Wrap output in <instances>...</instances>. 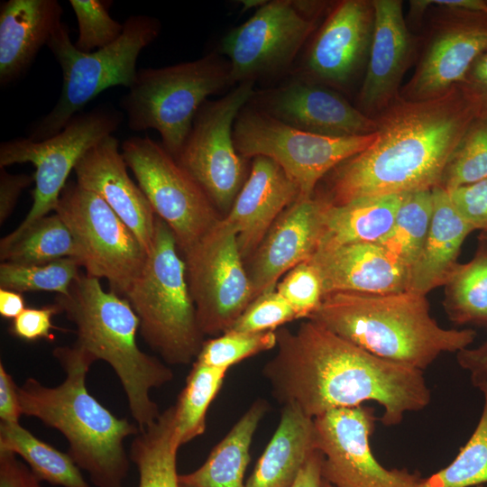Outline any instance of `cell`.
I'll return each mask as SVG.
<instances>
[{"mask_svg": "<svg viewBox=\"0 0 487 487\" xmlns=\"http://www.w3.org/2000/svg\"><path fill=\"white\" fill-rule=\"evenodd\" d=\"M183 258L201 332L224 334L253 300L236 232L222 217Z\"/></svg>", "mask_w": 487, "mask_h": 487, "instance_id": "obj_15", "label": "cell"}, {"mask_svg": "<svg viewBox=\"0 0 487 487\" xmlns=\"http://www.w3.org/2000/svg\"><path fill=\"white\" fill-rule=\"evenodd\" d=\"M325 206L326 200L317 194L299 198L274 222L244 262L253 299L275 289L281 276L315 253L320 242Z\"/></svg>", "mask_w": 487, "mask_h": 487, "instance_id": "obj_21", "label": "cell"}, {"mask_svg": "<svg viewBox=\"0 0 487 487\" xmlns=\"http://www.w3.org/2000/svg\"><path fill=\"white\" fill-rule=\"evenodd\" d=\"M179 446L172 405L140 430L131 444L129 456L137 467L138 487H180L177 473Z\"/></svg>", "mask_w": 487, "mask_h": 487, "instance_id": "obj_30", "label": "cell"}, {"mask_svg": "<svg viewBox=\"0 0 487 487\" xmlns=\"http://www.w3.org/2000/svg\"><path fill=\"white\" fill-rule=\"evenodd\" d=\"M323 455L316 450L300 469L291 487H322Z\"/></svg>", "mask_w": 487, "mask_h": 487, "instance_id": "obj_50", "label": "cell"}, {"mask_svg": "<svg viewBox=\"0 0 487 487\" xmlns=\"http://www.w3.org/2000/svg\"><path fill=\"white\" fill-rule=\"evenodd\" d=\"M121 152L155 215L172 231L183 256L222 217L194 179L149 136L125 139Z\"/></svg>", "mask_w": 487, "mask_h": 487, "instance_id": "obj_12", "label": "cell"}, {"mask_svg": "<svg viewBox=\"0 0 487 487\" xmlns=\"http://www.w3.org/2000/svg\"><path fill=\"white\" fill-rule=\"evenodd\" d=\"M480 420L466 444L446 467L422 478L418 487H476L487 483V386Z\"/></svg>", "mask_w": 487, "mask_h": 487, "instance_id": "obj_36", "label": "cell"}, {"mask_svg": "<svg viewBox=\"0 0 487 487\" xmlns=\"http://www.w3.org/2000/svg\"><path fill=\"white\" fill-rule=\"evenodd\" d=\"M479 239H482L487 242V232H482L479 236Z\"/></svg>", "mask_w": 487, "mask_h": 487, "instance_id": "obj_53", "label": "cell"}, {"mask_svg": "<svg viewBox=\"0 0 487 487\" xmlns=\"http://www.w3.org/2000/svg\"><path fill=\"white\" fill-rule=\"evenodd\" d=\"M459 87L476 115H487V51L473 63Z\"/></svg>", "mask_w": 487, "mask_h": 487, "instance_id": "obj_45", "label": "cell"}, {"mask_svg": "<svg viewBox=\"0 0 487 487\" xmlns=\"http://www.w3.org/2000/svg\"><path fill=\"white\" fill-rule=\"evenodd\" d=\"M308 319L376 356L422 371L440 354L467 348L476 336L473 329L440 326L427 296L408 290L328 294Z\"/></svg>", "mask_w": 487, "mask_h": 487, "instance_id": "obj_4", "label": "cell"}, {"mask_svg": "<svg viewBox=\"0 0 487 487\" xmlns=\"http://www.w3.org/2000/svg\"><path fill=\"white\" fill-rule=\"evenodd\" d=\"M375 20L357 108L376 117L400 97L402 78L417 56L400 0H372Z\"/></svg>", "mask_w": 487, "mask_h": 487, "instance_id": "obj_20", "label": "cell"}, {"mask_svg": "<svg viewBox=\"0 0 487 487\" xmlns=\"http://www.w3.org/2000/svg\"><path fill=\"white\" fill-rule=\"evenodd\" d=\"M475 110L459 86L425 101L401 96L378 115L376 138L344 161L315 194L340 206L351 201L432 189Z\"/></svg>", "mask_w": 487, "mask_h": 487, "instance_id": "obj_2", "label": "cell"}, {"mask_svg": "<svg viewBox=\"0 0 487 487\" xmlns=\"http://www.w3.org/2000/svg\"><path fill=\"white\" fill-rule=\"evenodd\" d=\"M0 452L19 455L41 482L61 487H91L68 453L32 435L18 423H0Z\"/></svg>", "mask_w": 487, "mask_h": 487, "instance_id": "obj_32", "label": "cell"}, {"mask_svg": "<svg viewBox=\"0 0 487 487\" xmlns=\"http://www.w3.org/2000/svg\"><path fill=\"white\" fill-rule=\"evenodd\" d=\"M0 487H41V484L17 455L0 452Z\"/></svg>", "mask_w": 487, "mask_h": 487, "instance_id": "obj_46", "label": "cell"}, {"mask_svg": "<svg viewBox=\"0 0 487 487\" xmlns=\"http://www.w3.org/2000/svg\"><path fill=\"white\" fill-rule=\"evenodd\" d=\"M268 410L264 400H257L213 448L197 470L179 474L180 487H245L244 473L250 462L254 433Z\"/></svg>", "mask_w": 487, "mask_h": 487, "instance_id": "obj_29", "label": "cell"}, {"mask_svg": "<svg viewBox=\"0 0 487 487\" xmlns=\"http://www.w3.org/2000/svg\"><path fill=\"white\" fill-rule=\"evenodd\" d=\"M54 212L81 249L86 273L106 279L110 290L124 298L148 257L132 230L102 198L76 181H68Z\"/></svg>", "mask_w": 487, "mask_h": 487, "instance_id": "obj_13", "label": "cell"}, {"mask_svg": "<svg viewBox=\"0 0 487 487\" xmlns=\"http://www.w3.org/2000/svg\"><path fill=\"white\" fill-rule=\"evenodd\" d=\"M439 7L412 77L401 87L400 96L406 100L446 95L464 80L473 63L487 51L486 14Z\"/></svg>", "mask_w": 487, "mask_h": 487, "instance_id": "obj_17", "label": "cell"}, {"mask_svg": "<svg viewBox=\"0 0 487 487\" xmlns=\"http://www.w3.org/2000/svg\"><path fill=\"white\" fill-rule=\"evenodd\" d=\"M254 84H238L222 97L207 100L175 158L218 211H229L246 179V158L235 149L233 130L239 112L254 94Z\"/></svg>", "mask_w": 487, "mask_h": 487, "instance_id": "obj_14", "label": "cell"}, {"mask_svg": "<svg viewBox=\"0 0 487 487\" xmlns=\"http://www.w3.org/2000/svg\"><path fill=\"white\" fill-rule=\"evenodd\" d=\"M372 0H343L317 29L292 76L335 90L347 88L367 64L374 30Z\"/></svg>", "mask_w": 487, "mask_h": 487, "instance_id": "obj_18", "label": "cell"}, {"mask_svg": "<svg viewBox=\"0 0 487 487\" xmlns=\"http://www.w3.org/2000/svg\"><path fill=\"white\" fill-rule=\"evenodd\" d=\"M448 193L454 206L472 229L487 232V178Z\"/></svg>", "mask_w": 487, "mask_h": 487, "instance_id": "obj_43", "label": "cell"}, {"mask_svg": "<svg viewBox=\"0 0 487 487\" xmlns=\"http://www.w3.org/2000/svg\"><path fill=\"white\" fill-rule=\"evenodd\" d=\"M433 210L418 257L409 271L407 290L425 295L444 286L458 265L465 238L473 231L454 206L449 193L432 188Z\"/></svg>", "mask_w": 487, "mask_h": 487, "instance_id": "obj_26", "label": "cell"}, {"mask_svg": "<svg viewBox=\"0 0 487 487\" xmlns=\"http://www.w3.org/2000/svg\"><path fill=\"white\" fill-rule=\"evenodd\" d=\"M476 487H487V486H484V485H479V486H476Z\"/></svg>", "mask_w": 487, "mask_h": 487, "instance_id": "obj_55", "label": "cell"}, {"mask_svg": "<svg viewBox=\"0 0 487 487\" xmlns=\"http://www.w3.org/2000/svg\"><path fill=\"white\" fill-rule=\"evenodd\" d=\"M161 30L157 18L132 15L124 21L123 33L115 42L93 52H82L75 47L62 23L47 44L60 66V95L53 108L32 124L28 138L42 141L57 134L91 100L111 87L130 88L136 79L141 51L158 38Z\"/></svg>", "mask_w": 487, "mask_h": 487, "instance_id": "obj_7", "label": "cell"}, {"mask_svg": "<svg viewBox=\"0 0 487 487\" xmlns=\"http://www.w3.org/2000/svg\"><path fill=\"white\" fill-rule=\"evenodd\" d=\"M432 210V189L408 193L391 229L377 243L392 260L409 271L423 247Z\"/></svg>", "mask_w": 487, "mask_h": 487, "instance_id": "obj_34", "label": "cell"}, {"mask_svg": "<svg viewBox=\"0 0 487 487\" xmlns=\"http://www.w3.org/2000/svg\"><path fill=\"white\" fill-rule=\"evenodd\" d=\"M242 5H244V9L243 11H245L247 9H250V8H253V7H261L262 5H263L266 1H260V0H243L241 1Z\"/></svg>", "mask_w": 487, "mask_h": 487, "instance_id": "obj_52", "label": "cell"}, {"mask_svg": "<svg viewBox=\"0 0 487 487\" xmlns=\"http://www.w3.org/2000/svg\"><path fill=\"white\" fill-rule=\"evenodd\" d=\"M62 258H74L83 266L84 256L70 230L54 212L45 216L17 236L3 237L0 259L18 264H41Z\"/></svg>", "mask_w": 487, "mask_h": 487, "instance_id": "obj_31", "label": "cell"}, {"mask_svg": "<svg viewBox=\"0 0 487 487\" xmlns=\"http://www.w3.org/2000/svg\"><path fill=\"white\" fill-rule=\"evenodd\" d=\"M299 198L297 184L274 161L253 158L250 173L224 216L236 232L244 262L281 213Z\"/></svg>", "mask_w": 487, "mask_h": 487, "instance_id": "obj_23", "label": "cell"}, {"mask_svg": "<svg viewBox=\"0 0 487 487\" xmlns=\"http://www.w3.org/2000/svg\"><path fill=\"white\" fill-rule=\"evenodd\" d=\"M275 331L244 333L228 330L204 342L195 362L226 369L262 352L276 347Z\"/></svg>", "mask_w": 487, "mask_h": 487, "instance_id": "obj_39", "label": "cell"}, {"mask_svg": "<svg viewBox=\"0 0 487 487\" xmlns=\"http://www.w3.org/2000/svg\"><path fill=\"white\" fill-rule=\"evenodd\" d=\"M295 319L298 317L293 308L275 289L254 299L229 330L244 333L275 331Z\"/></svg>", "mask_w": 487, "mask_h": 487, "instance_id": "obj_42", "label": "cell"}, {"mask_svg": "<svg viewBox=\"0 0 487 487\" xmlns=\"http://www.w3.org/2000/svg\"><path fill=\"white\" fill-rule=\"evenodd\" d=\"M316 450L314 418L294 404L282 406L278 427L245 487H291Z\"/></svg>", "mask_w": 487, "mask_h": 487, "instance_id": "obj_27", "label": "cell"}, {"mask_svg": "<svg viewBox=\"0 0 487 487\" xmlns=\"http://www.w3.org/2000/svg\"><path fill=\"white\" fill-rule=\"evenodd\" d=\"M377 418L368 406L340 408L314 418L322 478L334 487H418V472L387 469L374 457L370 437Z\"/></svg>", "mask_w": 487, "mask_h": 487, "instance_id": "obj_16", "label": "cell"}, {"mask_svg": "<svg viewBox=\"0 0 487 487\" xmlns=\"http://www.w3.org/2000/svg\"><path fill=\"white\" fill-rule=\"evenodd\" d=\"M227 371L194 362L185 387L174 405L181 446L205 432L207 409L220 390Z\"/></svg>", "mask_w": 487, "mask_h": 487, "instance_id": "obj_35", "label": "cell"}, {"mask_svg": "<svg viewBox=\"0 0 487 487\" xmlns=\"http://www.w3.org/2000/svg\"><path fill=\"white\" fill-rule=\"evenodd\" d=\"M487 178V115H475L453 151L439 182L450 192Z\"/></svg>", "mask_w": 487, "mask_h": 487, "instance_id": "obj_37", "label": "cell"}, {"mask_svg": "<svg viewBox=\"0 0 487 487\" xmlns=\"http://www.w3.org/2000/svg\"><path fill=\"white\" fill-rule=\"evenodd\" d=\"M322 487H334L333 485H331L329 482H326L323 480L322 482Z\"/></svg>", "mask_w": 487, "mask_h": 487, "instance_id": "obj_54", "label": "cell"}, {"mask_svg": "<svg viewBox=\"0 0 487 487\" xmlns=\"http://www.w3.org/2000/svg\"><path fill=\"white\" fill-rule=\"evenodd\" d=\"M127 168L118 140L109 135L78 161L74 169L76 182L102 198L132 230L149 254L156 215L138 184L128 175Z\"/></svg>", "mask_w": 487, "mask_h": 487, "instance_id": "obj_22", "label": "cell"}, {"mask_svg": "<svg viewBox=\"0 0 487 487\" xmlns=\"http://www.w3.org/2000/svg\"><path fill=\"white\" fill-rule=\"evenodd\" d=\"M182 257L172 231L156 216L152 250L124 297L144 341L171 365L196 360L205 342Z\"/></svg>", "mask_w": 487, "mask_h": 487, "instance_id": "obj_6", "label": "cell"}, {"mask_svg": "<svg viewBox=\"0 0 487 487\" xmlns=\"http://www.w3.org/2000/svg\"><path fill=\"white\" fill-rule=\"evenodd\" d=\"M34 182L33 175L11 174L0 168V224L13 213L22 191Z\"/></svg>", "mask_w": 487, "mask_h": 487, "instance_id": "obj_47", "label": "cell"}, {"mask_svg": "<svg viewBox=\"0 0 487 487\" xmlns=\"http://www.w3.org/2000/svg\"><path fill=\"white\" fill-rule=\"evenodd\" d=\"M276 290L293 308L298 319L308 318L319 308L324 298L320 278L308 261L289 271L278 282Z\"/></svg>", "mask_w": 487, "mask_h": 487, "instance_id": "obj_41", "label": "cell"}, {"mask_svg": "<svg viewBox=\"0 0 487 487\" xmlns=\"http://www.w3.org/2000/svg\"><path fill=\"white\" fill-rule=\"evenodd\" d=\"M18 386L13 376L0 363V419L1 422L18 423L22 416Z\"/></svg>", "mask_w": 487, "mask_h": 487, "instance_id": "obj_49", "label": "cell"}, {"mask_svg": "<svg viewBox=\"0 0 487 487\" xmlns=\"http://www.w3.org/2000/svg\"><path fill=\"white\" fill-rule=\"evenodd\" d=\"M275 333L277 353L262 375L282 406L294 404L316 418L375 401L383 408L380 420L389 427L430 402L422 370L376 356L313 320Z\"/></svg>", "mask_w": 487, "mask_h": 487, "instance_id": "obj_1", "label": "cell"}, {"mask_svg": "<svg viewBox=\"0 0 487 487\" xmlns=\"http://www.w3.org/2000/svg\"><path fill=\"white\" fill-rule=\"evenodd\" d=\"M479 241L473 257L458 263L444 285V308L456 325L487 326V242Z\"/></svg>", "mask_w": 487, "mask_h": 487, "instance_id": "obj_33", "label": "cell"}, {"mask_svg": "<svg viewBox=\"0 0 487 487\" xmlns=\"http://www.w3.org/2000/svg\"><path fill=\"white\" fill-rule=\"evenodd\" d=\"M60 313V307L55 303L41 308H26L9 328L10 333L25 341L39 339L53 340L51 330L52 317Z\"/></svg>", "mask_w": 487, "mask_h": 487, "instance_id": "obj_44", "label": "cell"}, {"mask_svg": "<svg viewBox=\"0 0 487 487\" xmlns=\"http://www.w3.org/2000/svg\"><path fill=\"white\" fill-rule=\"evenodd\" d=\"M60 313L76 326L78 345L106 362L124 391L140 430L161 415L151 391L173 379L170 368L142 352L136 342L139 318L124 298L102 288L99 279L79 274L68 295H57Z\"/></svg>", "mask_w": 487, "mask_h": 487, "instance_id": "obj_5", "label": "cell"}, {"mask_svg": "<svg viewBox=\"0 0 487 487\" xmlns=\"http://www.w3.org/2000/svg\"><path fill=\"white\" fill-rule=\"evenodd\" d=\"M57 0H8L0 7V85L18 80L62 23Z\"/></svg>", "mask_w": 487, "mask_h": 487, "instance_id": "obj_25", "label": "cell"}, {"mask_svg": "<svg viewBox=\"0 0 487 487\" xmlns=\"http://www.w3.org/2000/svg\"><path fill=\"white\" fill-rule=\"evenodd\" d=\"M248 103L284 124L314 134L354 137L377 130L375 119L353 106L339 91L295 76L277 87L255 90Z\"/></svg>", "mask_w": 487, "mask_h": 487, "instance_id": "obj_19", "label": "cell"}, {"mask_svg": "<svg viewBox=\"0 0 487 487\" xmlns=\"http://www.w3.org/2000/svg\"><path fill=\"white\" fill-rule=\"evenodd\" d=\"M326 4L321 1L272 0L222 38L218 53L230 67L234 87L276 76L291 69L317 31Z\"/></svg>", "mask_w": 487, "mask_h": 487, "instance_id": "obj_9", "label": "cell"}, {"mask_svg": "<svg viewBox=\"0 0 487 487\" xmlns=\"http://www.w3.org/2000/svg\"><path fill=\"white\" fill-rule=\"evenodd\" d=\"M53 355L65 372L55 387L27 378L18 387L22 414L57 429L68 444V454L96 487H124L130 469L124 441L140 428L117 418L88 391L86 377L96 359L74 344L58 346Z\"/></svg>", "mask_w": 487, "mask_h": 487, "instance_id": "obj_3", "label": "cell"}, {"mask_svg": "<svg viewBox=\"0 0 487 487\" xmlns=\"http://www.w3.org/2000/svg\"><path fill=\"white\" fill-rule=\"evenodd\" d=\"M308 261L317 271L324 297L335 292L386 294L407 290L408 269L377 244L319 247Z\"/></svg>", "mask_w": 487, "mask_h": 487, "instance_id": "obj_24", "label": "cell"}, {"mask_svg": "<svg viewBox=\"0 0 487 487\" xmlns=\"http://www.w3.org/2000/svg\"><path fill=\"white\" fill-rule=\"evenodd\" d=\"M407 194L363 198L340 206L326 200L317 248L377 244L391 229Z\"/></svg>", "mask_w": 487, "mask_h": 487, "instance_id": "obj_28", "label": "cell"}, {"mask_svg": "<svg viewBox=\"0 0 487 487\" xmlns=\"http://www.w3.org/2000/svg\"><path fill=\"white\" fill-rule=\"evenodd\" d=\"M376 135L314 134L284 124L249 103L239 112L233 130L238 153L246 159L265 156L274 161L297 184L300 198H311L333 169L369 147Z\"/></svg>", "mask_w": 487, "mask_h": 487, "instance_id": "obj_10", "label": "cell"}, {"mask_svg": "<svg viewBox=\"0 0 487 487\" xmlns=\"http://www.w3.org/2000/svg\"><path fill=\"white\" fill-rule=\"evenodd\" d=\"M124 119L110 105L76 115L57 134L33 141L19 137L0 144V168L30 162L35 167L32 204L23 221L5 237L21 234L38 219L55 211L70 171L80 158L104 138L113 135Z\"/></svg>", "mask_w": 487, "mask_h": 487, "instance_id": "obj_11", "label": "cell"}, {"mask_svg": "<svg viewBox=\"0 0 487 487\" xmlns=\"http://www.w3.org/2000/svg\"><path fill=\"white\" fill-rule=\"evenodd\" d=\"M78 25L75 47L82 52H93L115 42L123 33L124 23L109 13L111 1L69 0Z\"/></svg>", "mask_w": 487, "mask_h": 487, "instance_id": "obj_40", "label": "cell"}, {"mask_svg": "<svg viewBox=\"0 0 487 487\" xmlns=\"http://www.w3.org/2000/svg\"><path fill=\"white\" fill-rule=\"evenodd\" d=\"M80 266L79 261L74 258H62L41 264L2 262L0 288L20 293L43 290L65 296L80 274Z\"/></svg>", "mask_w": 487, "mask_h": 487, "instance_id": "obj_38", "label": "cell"}, {"mask_svg": "<svg viewBox=\"0 0 487 487\" xmlns=\"http://www.w3.org/2000/svg\"><path fill=\"white\" fill-rule=\"evenodd\" d=\"M461 368L470 373L473 385L479 390L487 386V339L474 348H464L456 353Z\"/></svg>", "mask_w": 487, "mask_h": 487, "instance_id": "obj_48", "label": "cell"}, {"mask_svg": "<svg viewBox=\"0 0 487 487\" xmlns=\"http://www.w3.org/2000/svg\"><path fill=\"white\" fill-rule=\"evenodd\" d=\"M230 87L227 60L218 51L211 52L195 60L138 69L120 106L131 130H156L161 145L176 158L201 106Z\"/></svg>", "mask_w": 487, "mask_h": 487, "instance_id": "obj_8", "label": "cell"}, {"mask_svg": "<svg viewBox=\"0 0 487 487\" xmlns=\"http://www.w3.org/2000/svg\"><path fill=\"white\" fill-rule=\"evenodd\" d=\"M25 308V300L22 293L0 288V315L4 318L14 320Z\"/></svg>", "mask_w": 487, "mask_h": 487, "instance_id": "obj_51", "label": "cell"}]
</instances>
